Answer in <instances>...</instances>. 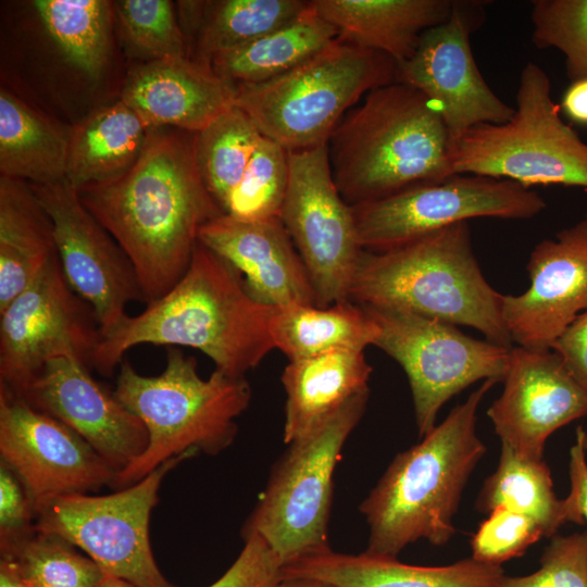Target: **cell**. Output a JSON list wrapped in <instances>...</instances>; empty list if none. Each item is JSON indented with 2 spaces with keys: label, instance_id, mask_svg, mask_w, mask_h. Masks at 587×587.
Segmentation results:
<instances>
[{
  "label": "cell",
  "instance_id": "cell-1",
  "mask_svg": "<svg viewBox=\"0 0 587 587\" xmlns=\"http://www.w3.org/2000/svg\"><path fill=\"white\" fill-rule=\"evenodd\" d=\"M197 133L151 127L123 175L78 190L85 208L129 258L146 303L184 276L200 228L223 211L200 174Z\"/></svg>",
  "mask_w": 587,
  "mask_h": 587
},
{
  "label": "cell",
  "instance_id": "cell-2",
  "mask_svg": "<svg viewBox=\"0 0 587 587\" xmlns=\"http://www.w3.org/2000/svg\"><path fill=\"white\" fill-rule=\"evenodd\" d=\"M273 309L254 300L239 272L198 241L177 284L101 338L91 369L111 376L126 351L151 344L198 349L215 370L245 377L275 348L270 333Z\"/></svg>",
  "mask_w": 587,
  "mask_h": 587
},
{
  "label": "cell",
  "instance_id": "cell-3",
  "mask_svg": "<svg viewBox=\"0 0 587 587\" xmlns=\"http://www.w3.org/2000/svg\"><path fill=\"white\" fill-rule=\"evenodd\" d=\"M327 147L335 185L350 207L455 175L439 107L398 82L367 92L338 123Z\"/></svg>",
  "mask_w": 587,
  "mask_h": 587
},
{
  "label": "cell",
  "instance_id": "cell-4",
  "mask_svg": "<svg viewBox=\"0 0 587 587\" xmlns=\"http://www.w3.org/2000/svg\"><path fill=\"white\" fill-rule=\"evenodd\" d=\"M496 383L484 380L421 442L395 457L360 504L370 529L365 552L397 558L420 539L442 546L452 538L462 491L486 453L477 410Z\"/></svg>",
  "mask_w": 587,
  "mask_h": 587
},
{
  "label": "cell",
  "instance_id": "cell-5",
  "mask_svg": "<svg viewBox=\"0 0 587 587\" xmlns=\"http://www.w3.org/2000/svg\"><path fill=\"white\" fill-rule=\"evenodd\" d=\"M349 300L464 325L513 347L501 315L502 294L484 277L469 222L384 250H361Z\"/></svg>",
  "mask_w": 587,
  "mask_h": 587
},
{
  "label": "cell",
  "instance_id": "cell-6",
  "mask_svg": "<svg viewBox=\"0 0 587 587\" xmlns=\"http://www.w3.org/2000/svg\"><path fill=\"white\" fill-rule=\"evenodd\" d=\"M113 392L142 421L149 435L145 452L115 475L111 487L116 489L183 453L222 452L233 444L236 420L251 400L246 377L215 370L202 378L197 361L175 347H167L165 369L157 376L141 375L123 360Z\"/></svg>",
  "mask_w": 587,
  "mask_h": 587
},
{
  "label": "cell",
  "instance_id": "cell-7",
  "mask_svg": "<svg viewBox=\"0 0 587 587\" xmlns=\"http://www.w3.org/2000/svg\"><path fill=\"white\" fill-rule=\"evenodd\" d=\"M388 55L337 38L322 51L273 79L237 85L235 105L260 133L288 151L327 145L362 96L396 82Z\"/></svg>",
  "mask_w": 587,
  "mask_h": 587
},
{
  "label": "cell",
  "instance_id": "cell-8",
  "mask_svg": "<svg viewBox=\"0 0 587 587\" xmlns=\"http://www.w3.org/2000/svg\"><path fill=\"white\" fill-rule=\"evenodd\" d=\"M548 74L536 63L522 70L512 117L483 124L452 143L454 174L508 179L525 187L587 188V142L560 116Z\"/></svg>",
  "mask_w": 587,
  "mask_h": 587
},
{
  "label": "cell",
  "instance_id": "cell-9",
  "mask_svg": "<svg viewBox=\"0 0 587 587\" xmlns=\"http://www.w3.org/2000/svg\"><path fill=\"white\" fill-rule=\"evenodd\" d=\"M370 390L363 391L305 436L289 444L242 536L262 537L285 565L329 549L333 475L342 447L361 420Z\"/></svg>",
  "mask_w": 587,
  "mask_h": 587
},
{
  "label": "cell",
  "instance_id": "cell-10",
  "mask_svg": "<svg viewBox=\"0 0 587 587\" xmlns=\"http://www.w3.org/2000/svg\"><path fill=\"white\" fill-rule=\"evenodd\" d=\"M195 454L171 458L110 495L73 494L40 501L35 505L36 530L79 548L103 572L135 587H176L154 560L149 523L165 475Z\"/></svg>",
  "mask_w": 587,
  "mask_h": 587
},
{
  "label": "cell",
  "instance_id": "cell-11",
  "mask_svg": "<svg viewBox=\"0 0 587 587\" xmlns=\"http://www.w3.org/2000/svg\"><path fill=\"white\" fill-rule=\"evenodd\" d=\"M364 307L378 325L374 346L403 369L419 436L434 427L440 408L478 380L502 382L511 348L467 336L457 325L419 314Z\"/></svg>",
  "mask_w": 587,
  "mask_h": 587
},
{
  "label": "cell",
  "instance_id": "cell-12",
  "mask_svg": "<svg viewBox=\"0 0 587 587\" xmlns=\"http://www.w3.org/2000/svg\"><path fill=\"white\" fill-rule=\"evenodd\" d=\"M546 205L519 183L455 174L351 208L360 247L384 251L474 217L532 218Z\"/></svg>",
  "mask_w": 587,
  "mask_h": 587
},
{
  "label": "cell",
  "instance_id": "cell-13",
  "mask_svg": "<svg viewBox=\"0 0 587 587\" xmlns=\"http://www.w3.org/2000/svg\"><path fill=\"white\" fill-rule=\"evenodd\" d=\"M101 338L95 310L68 285L55 255L0 311V385L17 395L57 358H75L91 369Z\"/></svg>",
  "mask_w": 587,
  "mask_h": 587
},
{
  "label": "cell",
  "instance_id": "cell-14",
  "mask_svg": "<svg viewBox=\"0 0 587 587\" xmlns=\"http://www.w3.org/2000/svg\"><path fill=\"white\" fill-rule=\"evenodd\" d=\"M289 182L279 218L310 275L316 307L349 300L362 250L352 208L340 196L327 145L288 151Z\"/></svg>",
  "mask_w": 587,
  "mask_h": 587
},
{
  "label": "cell",
  "instance_id": "cell-15",
  "mask_svg": "<svg viewBox=\"0 0 587 587\" xmlns=\"http://www.w3.org/2000/svg\"><path fill=\"white\" fill-rule=\"evenodd\" d=\"M483 20L480 2L454 0L451 15L427 29L414 54L397 64L396 82L439 107L452 143L475 126L508 122L515 111L492 91L474 60L470 36Z\"/></svg>",
  "mask_w": 587,
  "mask_h": 587
},
{
  "label": "cell",
  "instance_id": "cell-16",
  "mask_svg": "<svg viewBox=\"0 0 587 587\" xmlns=\"http://www.w3.org/2000/svg\"><path fill=\"white\" fill-rule=\"evenodd\" d=\"M28 185L51 220L66 282L95 310L101 336L110 334L128 315L129 302H146L129 258L67 179Z\"/></svg>",
  "mask_w": 587,
  "mask_h": 587
},
{
  "label": "cell",
  "instance_id": "cell-17",
  "mask_svg": "<svg viewBox=\"0 0 587 587\" xmlns=\"http://www.w3.org/2000/svg\"><path fill=\"white\" fill-rule=\"evenodd\" d=\"M0 455L36 505L111 486L116 472L79 435L0 385Z\"/></svg>",
  "mask_w": 587,
  "mask_h": 587
},
{
  "label": "cell",
  "instance_id": "cell-18",
  "mask_svg": "<svg viewBox=\"0 0 587 587\" xmlns=\"http://www.w3.org/2000/svg\"><path fill=\"white\" fill-rule=\"evenodd\" d=\"M503 391L487 411L501 442L541 460L549 436L587 415V392L552 349L513 346Z\"/></svg>",
  "mask_w": 587,
  "mask_h": 587
},
{
  "label": "cell",
  "instance_id": "cell-19",
  "mask_svg": "<svg viewBox=\"0 0 587 587\" xmlns=\"http://www.w3.org/2000/svg\"><path fill=\"white\" fill-rule=\"evenodd\" d=\"M526 268L528 289L502 295V321L512 344L551 349L587 309V213L554 238L540 241Z\"/></svg>",
  "mask_w": 587,
  "mask_h": 587
},
{
  "label": "cell",
  "instance_id": "cell-20",
  "mask_svg": "<svg viewBox=\"0 0 587 587\" xmlns=\"http://www.w3.org/2000/svg\"><path fill=\"white\" fill-rule=\"evenodd\" d=\"M89 371L75 358L53 359L17 396L68 426L117 474L145 452L149 435L142 421Z\"/></svg>",
  "mask_w": 587,
  "mask_h": 587
},
{
  "label": "cell",
  "instance_id": "cell-21",
  "mask_svg": "<svg viewBox=\"0 0 587 587\" xmlns=\"http://www.w3.org/2000/svg\"><path fill=\"white\" fill-rule=\"evenodd\" d=\"M198 239L239 272L258 302L316 305L308 270L279 217L241 221L222 214L200 228Z\"/></svg>",
  "mask_w": 587,
  "mask_h": 587
},
{
  "label": "cell",
  "instance_id": "cell-22",
  "mask_svg": "<svg viewBox=\"0 0 587 587\" xmlns=\"http://www.w3.org/2000/svg\"><path fill=\"white\" fill-rule=\"evenodd\" d=\"M121 100L149 128L199 133L235 107L236 88L210 63L176 57L134 67Z\"/></svg>",
  "mask_w": 587,
  "mask_h": 587
},
{
  "label": "cell",
  "instance_id": "cell-23",
  "mask_svg": "<svg viewBox=\"0 0 587 587\" xmlns=\"http://www.w3.org/2000/svg\"><path fill=\"white\" fill-rule=\"evenodd\" d=\"M503 576L501 566L472 558L444 566H419L397 558L338 553L330 548L282 569V578H312L336 587H498Z\"/></svg>",
  "mask_w": 587,
  "mask_h": 587
},
{
  "label": "cell",
  "instance_id": "cell-24",
  "mask_svg": "<svg viewBox=\"0 0 587 587\" xmlns=\"http://www.w3.org/2000/svg\"><path fill=\"white\" fill-rule=\"evenodd\" d=\"M338 38L390 57L397 64L415 52L422 35L445 22L454 0H311Z\"/></svg>",
  "mask_w": 587,
  "mask_h": 587
},
{
  "label": "cell",
  "instance_id": "cell-25",
  "mask_svg": "<svg viewBox=\"0 0 587 587\" xmlns=\"http://www.w3.org/2000/svg\"><path fill=\"white\" fill-rule=\"evenodd\" d=\"M371 374L364 350H337L289 361L282 375L285 442L305 436L351 398L370 390Z\"/></svg>",
  "mask_w": 587,
  "mask_h": 587
},
{
  "label": "cell",
  "instance_id": "cell-26",
  "mask_svg": "<svg viewBox=\"0 0 587 587\" xmlns=\"http://www.w3.org/2000/svg\"><path fill=\"white\" fill-rule=\"evenodd\" d=\"M58 255L53 226L28 183L0 177V311Z\"/></svg>",
  "mask_w": 587,
  "mask_h": 587
},
{
  "label": "cell",
  "instance_id": "cell-27",
  "mask_svg": "<svg viewBox=\"0 0 587 587\" xmlns=\"http://www.w3.org/2000/svg\"><path fill=\"white\" fill-rule=\"evenodd\" d=\"M148 130L122 100L99 108L70 130L65 179L79 190L123 175L138 160Z\"/></svg>",
  "mask_w": 587,
  "mask_h": 587
},
{
  "label": "cell",
  "instance_id": "cell-28",
  "mask_svg": "<svg viewBox=\"0 0 587 587\" xmlns=\"http://www.w3.org/2000/svg\"><path fill=\"white\" fill-rule=\"evenodd\" d=\"M270 333L274 347L292 361L337 350H365L374 346L379 328L364 307L344 300L326 308H274Z\"/></svg>",
  "mask_w": 587,
  "mask_h": 587
},
{
  "label": "cell",
  "instance_id": "cell-29",
  "mask_svg": "<svg viewBox=\"0 0 587 587\" xmlns=\"http://www.w3.org/2000/svg\"><path fill=\"white\" fill-rule=\"evenodd\" d=\"M338 38L337 29L309 8L286 25L213 57V71L234 86L259 84L297 67Z\"/></svg>",
  "mask_w": 587,
  "mask_h": 587
},
{
  "label": "cell",
  "instance_id": "cell-30",
  "mask_svg": "<svg viewBox=\"0 0 587 587\" xmlns=\"http://www.w3.org/2000/svg\"><path fill=\"white\" fill-rule=\"evenodd\" d=\"M70 130L65 132L7 89L0 91L1 176L30 184L65 178Z\"/></svg>",
  "mask_w": 587,
  "mask_h": 587
},
{
  "label": "cell",
  "instance_id": "cell-31",
  "mask_svg": "<svg viewBox=\"0 0 587 587\" xmlns=\"http://www.w3.org/2000/svg\"><path fill=\"white\" fill-rule=\"evenodd\" d=\"M500 505L530 516L549 538L565 523H584L569 497H557L544 460L522 455L503 442L497 470L485 480L476 501L485 513Z\"/></svg>",
  "mask_w": 587,
  "mask_h": 587
},
{
  "label": "cell",
  "instance_id": "cell-32",
  "mask_svg": "<svg viewBox=\"0 0 587 587\" xmlns=\"http://www.w3.org/2000/svg\"><path fill=\"white\" fill-rule=\"evenodd\" d=\"M304 0H223L205 2L198 30L197 60L210 63L220 53L251 42L298 17Z\"/></svg>",
  "mask_w": 587,
  "mask_h": 587
},
{
  "label": "cell",
  "instance_id": "cell-33",
  "mask_svg": "<svg viewBox=\"0 0 587 587\" xmlns=\"http://www.w3.org/2000/svg\"><path fill=\"white\" fill-rule=\"evenodd\" d=\"M34 5L66 59L98 79L108 59L112 2L105 0H37Z\"/></svg>",
  "mask_w": 587,
  "mask_h": 587
},
{
  "label": "cell",
  "instance_id": "cell-34",
  "mask_svg": "<svg viewBox=\"0 0 587 587\" xmlns=\"http://www.w3.org/2000/svg\"><path fill=\"white\" fill-rule=\"evenodd\" d=\"M261 137L253 121L236 105L197 133L196 152L200 174L222 211L239 184Z\"/></svg>",
  "mask_w": 587,
  "mask_h": 587
},
{
  "label": "cell",
  "instance_id": "cell-35",
  "mask_svg": "<svg viewBox=\"0 0 587 587\" xmlns=\"http://www.w3.org/2000/svg\"><path fill=\"white\" fill-rule=\"evenodd\" d=\"M288 182V150L262 135L223 213L241 221L279 217Z\"/></svg>",
  "mask_w": 587,
  "mask_h": 587
},
{
  "label": "cell",
  "instance_id": "cell-36",
  "mask_svg": "<svg viewBox=\"0 0 587 587\" xmlns=\"http://www.w3.org/2000/svg\"><path fill=\"white\" fill-rule=\"evenodd\" d=\"M1 558L13 560L30 587H96L103 574L71 544L37 530Z\"/></svg>",
  "mask_w": 587,
  "mask_h": 587
},
{
  "label": "cell",
  "instance_id": "cell-37",
  "mask_svg": "<svg viewBox=\"0 0 587 587\" xmlns=\"http://www.w3.org/2000/svg\"><path fill=\"white\" fill-rule=\"evenodd\" d=\"M128 47L147 62L188 57L187 40L167 0H122L113 4Z\"/></svg>",
  "mask_w": 587,
  "mask_h": 587
},
{
  "label": "cell",
  "instance_id": "cell-38",
  "mask_svg": "<svg viewBox=\"0 0 587 587\" xmlns=\"http://www.w3.org/2000/svg\"><path fill=\"white\" fill-rule=\"evenodd\" d=\"M532 7L535 46L560 50L572 83L587 78V0H534Z\"/></svg>",
  "mask_w": 587,
  "mask_h": 587
},
{
  "label": "cell",
  "instance_id": "cell-39",
  "mask_svg": "<svg viewBox=\"0 0 587 587\" xmlns=\"http://www.w3.org/2000/svg\"><path fill=\"white\" fill-rule=\"evenodd\" d=\"M541 526L530 516L504 505L495 508L471 539L472 559L501 566L521 557L544 537Z\"/></svg>",
  "mask_w": 587,
  "mask_h": 587
},
{
  "label": "cell",
  "instance_id": "cell-40",
  "mask_svg": "<svg viewBox=\"0 0 587 587\" xmlns=\"http://www.w3.org/2000/svg\"><path fill=\"white\" fill-rule=\"evenodd\" d=\"M498 587H587V532L554 535L540 567L526 576H503Z\"/></svg>",
  "mask_w": 587,
  "mask_h": 587
},
{
  "label": "cell",
  "instance_id": "cell-41",
  "mask_svg": "<svg viewBox=\"0 0 587 587\" xmlns=\"http://www.w3.org/2000/svg\"><path fill=\"white\" fill-rule=\"evenodd\" d=\"M36 533L35 504L15 472L0 460V553Z\"/></svg>",
  "mask_w": 587,
  "mask_h": 587
},
{
  "label": "cell",
  "instance_id": "cell-42",
  "mask_svg": "<svg viewBox=\"0 0 587 587\" xmlns=\"http://www.w3.org/2000/svg\"><path fill=\"white\" fill-rule=\"evenodd\" d=\"M245 546L229 569L209 587H276L283 562L257 534L243 536Z\"/></svg>",
  "mask_w": 587,
  "mask_h": 587
},
{
  "label": "cell",
  "instance_id": "cell-43",
  "mask_svg": "<svg viewBox=\"0 0 587 587\" xmlns=\"http://www.w3.org/2000/svg\"><path fill=\"white\" fill-rule=\"evenodd\" d=\"M551 349L562 359L570 374L587 392V309L565 328Z\"/></svg>",
  "mask_w": 587,
  "mask_h": 587
},
{
  "label": "cell",
  "instance_id": "cell-44",
  "mask_svg": "<svg viewBox=\"0 0 587 587\" xmlns=\"http://www.w3.org/2000/svg\"><path fill=\"white\" fill-rule=\"evenodd\" d=\"M586 430L578 426L576 429L575 444L570 450V480L571 491L569 498L587 522V459L585 437Z\"/></svg>",
  "mask_w": 587,
  "mask_h": 587
},
{
  "label": "cell",
  "instance_id": "cell-45",
  "mask_svg": "<svg viewBox=\"0 0 587 587\" xmlns=\"http://www.w3.org/2000/svg\"><path fill=\"white\" fill-rule=\"evenodd\" d=\"M560 108L573 122L587 125V78L573 82L569 86Z\"/></svg>",
  "mask_w": 587,
  "mask_h": 587
},
{
  "label": "cell",
  "instance_id": "cell-46",
  "mask_svg": "<svg viewBox=\"0 0 587 587\" xmlns=\"http://www.w3.org/2000/svg\"><path fill=\"white\" fill-rule=\"evenodd\" d=\"M0 587H30L16 563L9 558L0 560Z\"/></svg>",
  "mask_w": 587,
  "mask_h": 587
},
{
  "label": "cell",
  "instance_id": "cell-47",
  "mask_svg": "<svg viewBox=\"0 0 587 587\" xmlns=\"http://www.w3.org/2000/svg\"><path fill=\"white\" fill-rule=\"evenodd\" d=\"M276 587H336L332 584L324 583L322 580L303 578V577H291V578H282Z\"/></svg>",
  "mask_w": 587,
  "mask_h": 587
},
{
  "label": "cell",
  "instance_id": "cell-48",
  "mask_svg": "<svg viewBox=\"0 0 587 587\" xmlns=\"http://www.w3.org/2000/svg\"><path fill=\"white\" fill-rule=\"evenodd\" d=\"M96 587H135V586L120 577H116L112 574L103 572Z\"/></svg>",
  "mask_w": 587,
  "mask_h": 587
},
{
  "label": "cell",
  "instance_id": "cell-49",
  "mask_svg": "<svg viewBox=\"0 0 587 587\" xmlns=\"http://www.w3.org/2000/svg\"><path fill=\"white\" fill-rule=\"evenodd\" d=\"M585 447L587 449V434H586V437H585Z\"/></svg>",
  "mask_w": 587,
  "mask_h": 587
}]
</instances>
